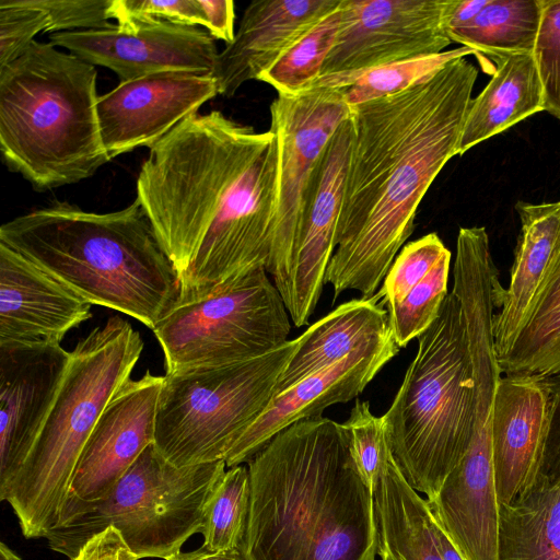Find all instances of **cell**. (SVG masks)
<instances>
[{
  "label": "cell",
  "instance_id": "obj_5",
  "mask_svg": "<svg viewBox=\"0 0 560 560\" xmlns=\"http://www.w3.org/2000/svg\"><path fill=\"white\" fill-rule=\"evenodd\" d=\"M95 66L34 40L0 67V149L38 191L86 179L109 160L97 117Z\"/></svg>",
  "mask_w": 560,
  "mask_h": 560
},
{
  "label": "cell",
  "instance_id": "obj_35",
  "mask_svg": "<svg viewBox=\"0 0 560 560\" xmlns=\"http://www.w3.org/2000/svg\"><path fill=\"white\" fill-rule=\"evenodd\" d=\"M533 58L544 91L545 110L560 120V0H542Z\"/></svg>",
  "mask_w": 560,
  "mask_h": 560
},
{
  "label": "cell",
  "instance_id": "obj_10",
  "mask_svg": "<svg viewBox=\"0 0 560 560\" xmlns=\"http://www.w3.org/2000/svg\"><path fill=\"white\" fill-rule=\"evenodd\" d=\"M291 324L265 267L177 305L154 327L166 373L244 362L284 345Z\"/></svg>",
  "mask_w": 560,
  "mask_h": 560
},
{
  "label": "cell",
  "instance_id": "obj_15",
  "mask_svg": "<svg viewBox=\"0 0 560 560\" xmlns=\"http://www.w3.org/2000/svg\"><path fill=\"white\" fill-rule=\"evenodd\" d=\"M217 94L211 74L165 72L120 82L97 100L109 160L138 147L151 148Z\"/></svg>",
  "mask_w": 560,
  "mask_h": 560
},
{
  "label": "cell",
  "instance_id": "obj_3",
  "mask_svg": "<svg viewBox=\"0 0 560 560\" xmlns=\"http://www.w3.org/2000/svg\"><path fill=\"white\" fill-rule=\"evenodd\" d=\"M248 560H375L374 491L341 423L319 417L276 434L248 462Z\"/></svg>",
  "mask_w": 560,
  "mask_h": 560
},
{
  "label": "cell",
  "instance_id": "obj_23",
  "mask_svg": "<svg viewBox=\"0 0 560 560\" xmlns=\"http://www.w3.org/2000/svg\"><path fill=\"white\" fill-rule=\"evenodd\" d=\"M389 329L387 312L375 294L338 305L296 338L298 347L279 378L277 394Z\"/></svg>",
  "mask_w": 560,
  "mask_h": 560
},
{
  "label": "cell",
  "instance_id": "obj_34",
  "mask_svg": "<svg viewBox=\"0 0 560 560\" xmlns=\"http://www.w3.org/2000/svg\"><path fill=\"white\" fill-rule=\"evenodd\" d=\"M350 452L365 485L374 491L382 468L392 451L382 417L370 409V402L357 399L349 418L341 423Z\"/></svg>",
  "mask_w": 560,
  "mask_h": 560
},
{
  "label": "cell",
  "instance_id": "obj_1",
  "mask_svg": "<svg viewBox=\"0 0 560 560\" xmlns=\"http://www.w3.org/2000/svg\"><path fill=\"white\" fill-rule=\"evenodd\" d=\"M137 196L180 278L178 302L209 295L271 256L276 135L194 114L149 148Z\"/></svg>",
  "mask_w": 560,
  "mask_h": 560
},
{
  "label": "cell",
  "instance_id": "obj_2",
  "mask_svg": "<svg viewBox=\"0 0 560 560\" xmlns=\"http://www.w3.org/2000/svg\"><path fill=\"white\" fill-rule=\"evenodd\" d=\"M478 75L466 57L387 97L352 106L353 143L325 283L373 296L458 143Z\"/></svg>",
  "mask_w": 560,
  "mask_h": 560
},
{
  "label": "cell",
  "instance_id": "obj_41",
  "mask_svg": "<svg viewBox=\"0 0 560 560\" xmlns=\"http://www.w3.org/2000/svg\"><path fill=\"white\" fill-rule=\"evenodd\" d=\"M205 12L206 31L213 39H221L230 44L235 36V9L232 0H199Z\"/></svg>",
  "mask_w": 560,
  "mask_h": 560
},
{
  "label": "cell",
  "instance_id": "obj_43",
  "mask_svg": "<svg viewBox=\"0 0 560 560\" xmlns=\"http://www.w3.org/2000/svg\"><path fill=\"white\" fill-rule=\"evenodd\" d=\"M0 560H22L12 549L4 542H0Z\"/></svg>",
  "mask_w": 560,
  "mask_h": 560
},
{
  "label": "cell",
  "instance_id": "obj_27",
  "mask_svg": "<svg viewBox=\"0 0 560 560\" xmlns=\"http://www.w3.org/2000/svg\"><path fill=\"white\" fill-rule=\"evenodd\" d=\"M499 560H560V480L500 505Z\"/></svg>",
  "mask_w": 560,
  "mask_h": 560
},
{
  "label": "cell",
  "instance_id": "obj_28",
  "mask_svg": "<svg viewBox=\"0 0 560 560\" xmlns=\"http://www.w3.org/2000/svg\"><path fill=\"white\" fill-rule=\"evenodd\" d=\"M542 14V0H489L470 21L447 30L451 42L494 60L532 55Z\"/></svg>",
  "mask_w": 560,
  "mask_h": 560
},
{
  "label": "cell",
  "instance_id": "obj_7",
  "mask_svg": "<svg viewBox=\"0 0 560 560\" xmlns=\"http://www.w3.org/2000/svg\"><path fill=\"white\" fill-rule=\"evenodd\" d=\"M417 339V353L382 418L401 475L432 500L472 435L471 363L460 304L452 291Z\"/></svg>",
  "mask_w": 560,
  "mask_h": 560
},
{
  "label": "cell",
  "instance_id": "obj_4",
  "mask_svg": "<svg viewBox=\"0 0 560 560\" xmlns=\"http://www.w3.org/2000/svg\"><path fill=\"white\" fill-rule=\"evenodd\" d=\"M0 243L92 305L152 330L177 305L180 278L140 202L105 213L57 202L3 223Z\"/></svg>",
  "mask_w": 560,
  "mask_h": 560
},
{
  "label": "cell",
  "instance_id": "obj_6",
  "mask_svg": "<svg viewBox=\"0 0 560 560\" xmlns=\"http://www.w3.org/2000/svg\"><path fill=\"white\" fill-rule=\"evenodd\" d=\"M142 350L140 334L113 316L70 352L57 397L27 457L0 490L25 538H45L57 525L83 447L109 400L130 380Z\"/></svg>",
  "mask_w": 560,
  "mask_h": 560
},
{
  "label": "cell",
  "instance_id": "obj_38",
  "mask_svg": "<svg viewBox=\"0 0 560 560\" xmlns=\"http://www.w3.org/2000/svg\"><path fill=\"white\" fill-rule=\"evenodd\" d=\"M110 19L127 21L164 20L206 30L207 20L199 0H113Z\"/></svg>",
  "mask_w": 560,
  "mask_h": 560
},
{
  "label": "cell",
  "instance_id": "obj_33",
  "mask_svg": "<svg viewBox=\"0 0 560 560\" xmlns=\"http://www.w3.org/2000/svg\"><path fill=\"white\" fill-rule=\"evenodd\" d=\"M448 249L436 233L409 242L400 249L375 293L386 311L394 307L407 292L424 278Z\"/></svg>",
  "mask_w": 560,
  "mask_h": 560
},
{
  "label": "cell",
  "instance_id": "obj_13",
  "mask_svg": "<svg viewBox=\"0 0 560 560\" xmlns=\"http://www.w3.org/2000/svg\"><path fill=\"white\" fill-rule=\"evenodd\" d=\"M49 40L93 66L112 70L120 82L165 72L211 74L219 55L205 28L164 20L56 33Z\"/></svg>",
  "mask_w": 560,
  "mask_h": 560
},
{
  "label": "cell",
  "instance_id": "obj_19",
  "mask_svg": "<svg viewBox=\"0 0 560 560\" xmlns=\"http://www.w3.org/2000/svg\"><path fill=\"white\" fill-rule=\"evenodd\" d=\"M549 430L545 380L505 375L499 381L492 417V459L500 505H510L537 483Z\"/></svg>",
  "mask_w": 560,
  "mask_h": 560
},
{
  "label": "cell",
  "instance_id": "obj_40",
  "mask_svg": "<svg viewBox=\"0 0 560 560\" xmlns=\"http://www.w3.org/2000/svg\"><path fill=\"white\" fill-rule=\"evenodd\" d=\"M70 560H140L113 526L91 537Z\"/></svg>",
  "mask_w": 560,
  "mask_h": 560
},
{
  "label": "cell",
  "instance_id": "obj_31",
  "mask_svg": "<svg viewBox=\"0 0 560 560\" xmlns=\"http://www.w3.org/2000/svg\"><path fill=\"white\" fill-rule=\"evenodd\" d=\"M250 504L248 467L228 468L214 487L205 510L201 533L203 545L211 551L242 548Z\"/></svg>",
  "mask_w": 560,
  "mask_h": 560
},
{
  "label": "cell",
  "instance_id": "obj_20",
  "mask_svg": "<svg viewBox=\"0 0 560 560\" xmlns=\"http://www.w3.org/2000/svg\"><path fill=\"white\" fill-rule=\"evenodd\" d=\"M92 304L0 243V343L60 345L92 317Z\"/></svg>",
  "mask_w": 560,
  "mask_h": 560
},
{
  "label": "cell",
  "instance_id": "obj_11",
  "mask_svg": "<svg viewBox=\"0 0 560 560\" xmlns=\"http://www.w3.org/2000/svg\"><path fill=\"white\" fill-rule=\"evenodd\" d=\"M352 107L338 88L312 86L278 95L270 105V129L279 150L271 256L266 269L280 295L295 259L306 197L322 154Z\"/></svg>",
  "mask_w": 560,
  "mask_h": 560
},
{
  "label": "cell",
  "instance_id": "obj_24",
  "mask_svg": "<svg viewBox=\"0 0 560 560\" xmlns=\"http://www.w3.org/2000/svg\"><path fill=\"white\" fill-rule=\"evenodd\" d=\"M374 509L382 560H443L436 542L438 522L392 453L374 487Z\"/></svg>",
  "mask_w": 560,
  "mask_h": 560
},
{
  "label": "cell",
  "instance_id": "obj_36",
  "mask_svg": "<svg viewBox=\"0 0 560 560\" xmlns=\"http://www.w3.org/2000/svg\"><path fill=\"white\" fill-rule=\"evenodd\" d=\"M49 24L45 11L30 7L23 0H1L0 67L21 56L38 33L46 32Z\"/></svg>",
  "mask_w": 560,
  "mask_h": 560
},
{
  "label": "cell",
  "instance_id": "obj_32",
  "mask_svg": "<svg viewBox=\"0 0 560 560\" xmlns=\"http://www.w3.org/2000/svg\"><path fill=\"white\" fill-rule=\"evenodd\" d=\"M452 254L447 250L405 298L387 310L389 325L399 348L418 338L435 320L447 296Z\"/></svg>",
  "mask_w": 560,
  "mask_h": 560
},
{
  "label": "cell",
  "instance_id": "obj_14",
  "mask_svg": "<svg viewBox=\"0 0 560 560\" xmlns=\"http://www.w3.org/2000/svg\"><path fill=\"white\" fill-rule=\"evenodd\" d=\"M163 380L147 371L141 378L127 381L109 400L77 463L57 525L80 506L103 499L154 443Z\"/></svg>",
  "mask_w": 560,
  "mask_h": 560
},
{
  "label": "cell",
  "instance_id": "obj_17",
  "mask_svg": "<svg viewBox=\"0 0 560 560\" xmlns=\"http://www.w3.org/2000/svg\"><path fill=\"white\" fill-rule=\"evenodd\" d=\"M69 361L60 345L0 343V490L27 457Z\"/></svg>",
  "mask_w": 560,
  "mask_h": 560
},
{
  "label": "cell",
  "instance_id": "obj_9",
  "mask_svg": "<svg viewBox=\"0 0 560 560\" xmlns=\"http://www.w3.org/2000/svg\"><path fill=\"white\" fill-rule=\"evenodd\" d=\"M296 339L234 364L166 373L154 445L177 467L225 460L235 442L277 395Z\"/></svg>",
  "mask_w": 560,
  "mask_h": 560
},
{
  "label": "cell",
  "instance_id": "obj_26",
  "mask_svg": "<svg viewBox=\"0 0 560 560\" xmlns=\"http://www.w3.org/2000/svg\"><path fill=\"white\" fill-rule=\"evenodd\" d=\"M499 363L506 375L544 380L560 373V231L524 323Z\"/></svg>",
  "mask_w": 560,
  "mask_h": 560
},
{
  "label": "cell",
  "instance_id": "obj_8",
  "mask_svg": "<svg viewBox=\"0 0 560 560\" xmlns=\"http://www.w3.org/2000/svg\"><path fill=\"white\" fill-rule=\"evenodd\" d=\"M225 470V460L177 467L153 443L103 499L80 506L45 538L51 550L72 559L113 526L139 559L167 560L201 533L207 502Z\"/></svg>",
  "mask_w": 560,
  "mask_h": 560
},
{
  "label": "cell",
  "instance_id": "obj_30",
  "mask_svg": "<svg viewBox=\"0 0 560 560\" xmlns=\"http://www.w3.org/2000/svg\"><path fill=\"white\" fill-rule=\"evenodd\" d=\"M339 27L338 7L288 47L257 80L271 85L278 95L291 96L311 89L322 74Z\"/></svg>",
  "mask_w": 560,
  "mask_h": 560
},
{
  "label": "cell",
  "instance_id": "obj_37",
  "mask_svg": "<svg viewBox=\"0 0 560 560\" xmlns=\"http://www.w3.org/2000/svg\"><path fill=\"white\" fill-rule=\"evenodd\" d=\"M113 0H23L30 7L45 11L50 24L45 33L56 34L103 28L112 25L109 9Z\"/></svg>",
  "mask_w": 560,
  "mask_h": 560
},
{
  "label": "cell",
  "instance_id": "obj_39",
  "mask_svg": "<svg viewBox=\"0 0 560 560\" xmlns=\"http://www.w3.org/2000/svg\"><path fill=\"white\" fill-rule=\"evenodd\" d=\"M544 380L549 392V430L537 483H553L560 480V373Z\"/></svg>",
  "mask_w": 560,
  "mask_h": 560
},
{
  "label": "cell",
  "instance_id": "obj_22",
  "mask_svg": "<svg viewBox=\"0 0 560 560\" xmlns=\"http://www.w3.org/2000/svg\"><path fill=\"white\" fill-rule=\"evenodd\" d=\"M515 209L521 232L514 252L508 289L495 287L493 336L498 360L511 349L542 280L560 231V200L529 203L518 201Z\"/></svg>",
  "mask_w": 560,
  "mask_h": 560
},
{
  "label": "cell",
  "instance_id": "obj_25",
  "mask_svg": "<svg viewBox=\"0 0 560 560\" xmlns=\"http://www.w3.org/2000/svg\"><path fill=\"white\" fill-rule=\"evenodd\" d=\"M495 61L489 83L469 103L458 155L545 110L544 91L533 55H514Z\"/></svg>",
  "mask_w": 560,
  "mask_h": 560
},
{
  "label": "cell",
  "instance_id": "obj_21",
  "mask_svg": "<svg viewBox=\"0 0 560 560\" xmlns=\"http://www.w3.org/2000/svg\"><path fill=\"white\" fill-rule=\"evenodd\" d=\"M341 0H255L245 9L234 39L219 52L211 73L223 96L257 80L299 37Z\"/></svg>",
  "mask_w": 560,
  "mask_h": 560
},
{
  "label": "cell",
  "instance_id": "obj_16",
  "mask_svg": "<svg viewBox=\"0 0 560 560\" xmlns=\"http://www.w3.org/2000/svg\"><path fill=\"white\" fill-rule=\"evenodd\" d=\"M353 136L351 115L329 139L306 197L295 259L281 294L296 327L308 323L325 284L336 247Z\"/></svg>",
  "mask_w": 560,
  "mask_h": 560
},
{
  "label": "cell",
  "instance_id": "obj_12",
  "mask_svg": "<svg viewBox=\"0 0 560 560\" xmlns=\"http://www.w3.org/2000/svg\"><path fill=\"white\" fill-rule=\"evenodd\" d=\"M450 0H341L340 27L320 77L443 52ZM319 77V78H320Z\"/></svg>",
  "mask_w": 560,
  "mask_h": 560
},
{
  "label": "cell",
  "instance_id": "obj_29",
  "mask_svg": "<svg viewBox=\"0 0 560 560\" xmlns=\"http://www.w3.org/2000/svg\"><path fill=\"white\" fill-rule=\"evenodd\" d=\"M471 54L476 52L462 46L436 55L406 59L359 72L320 77L313 86L340 89L346 102L352 107L404 92L429 79L450 61Z\"/></svg>",
  "mask_w": 560,
  "mask_h": 560
},
{
  "label": "cell",
  "instance_id": "obj_42",
  "mask_svg": "<svg viewBox=\"0 0 560 560\" xmlns=\"http://www.w3.org/2000/svg\"><path fill=\"white\" fill-rule=\"evenodd\" d=\"M167 560H248L242 548L226 551H211L201 546L192 551L178 552Z\"/></svg>",
  "mask_w": 560,
  "mask_h": 560
},
{
  "label": "cell",
  "instance_id": "obj_18",
  "mask_svg": "<svg viewBox=\"0 0 560 560\" xmlns=\"http://www.w3.org/2000/svg\"><path fill=\"white\" fill-rule=\"evenodd\" d=\"M399 349L389 329L337 363L278 393L232 446L225 457L226 468L247 463L276 434L293 423L319 418L327 407L358 397Z\"/></svg>",
  "mask_w": 560,
  "mask_h": 560
}]
</instances>
